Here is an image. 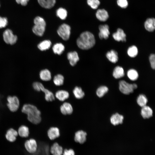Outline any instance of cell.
<instances>
[{"label": "cell", "mask_w": 155, "mask_h": 155, "mask_svg": "<svg viewBox=\"0 0 155 155\" xmlns=\"http://www.w3.org/2000/svg\"><path fill=\"white\" fill-rule=\"evenodd\" d=\"M21 110L23 113L27 115L28 120L32 123L37 124L41 122V112L36 106L31 104H25Z\"/></svg>", "instance_id": "1"}, {"label": "cell", "mask_w": 155, "mask_h": 155, "mask_svg": "<svg viewBox=\"0 0 155 155\" xmlns=\"http://www.w3.org/2000/svg\"><path fill=\"white\" fill-rule=\"evenodd\" d=\"M95 43L94 35L88 31L82 33L77 40L78 46L82 50H88L92 47Z\"/></svg>", "instance_id": "2"}, {"label": "cell", "mask_w": 155, "mask_h": 155, "mask_svg": "<svg viewBox=\"0 0 155 155\" xmlns=\"http://www.w3.org/2000/svg\"><path fill=\"white\" fill-rule=\"evenodd\" d=\"M34 25L32 28L33 33L39 36H42L45 31L46 23L44 19L41 17L38 16L34 19Z\"/></svg>", "instance_id": "3"}, {"label": "cell", "mask_w": 155, "mask_h": 155, "mask_svg": "<svg viewBox=\"0 0 155 155\" xmlns=\"http://www.w3.org/2000/svg\"><path fill=\"white\" fill-rule=\"evenodd\" d=\"M35 90L38 92L42 91L44 94L45 99L48 102H52L55 98V95L51 91L45 88L43 85L40 82H36L34 86Z\"/></svg>", "instance_id": "4"}, {"label": "cell", "mask_w": 155, "mask_h": 155, "mask_svg": "<svg viewBox=\"0 0 155 155\" xmlns=\"http://www.w3.org/2000/svg\"><path fill=\"white\" fill-rule=\"evenodd\" d=\"M2 38L3 41L7 44L13 45L18 41V38L10 29H7L3 32Z\"/></svg>", "instance_id": "5"}, {"label": "cell", "mask_w": 155, "mask_h": 155, "mask_svg": "<svg viewBox=\"0 0 155 155\" xmlns=\"http://www.w3.org/2000/svg\"><path fill=\"white\" fill-rule=\"evenodd\" d=\"M119 89L123 94L128 95L133 92L134 90L137 88L135 84H130L124 80H121L119 82Z\"/></svg>", "instance_id": "6"}, {"label": "cell", "mask_w": 155, "mask_h": 155, "mask_svg": "<svg viewBox=\"0 0 155 155\" xmlns=\"http://www.w3.org/2000/svg\"><path fill=\"white\" fill-rule=\"evenodd\" d=\"M24 147L26 151L29 154H34L38 149V142L35 139L31 138L25 141Z\"/></svg>", "instance_id": "7"}, {"label": "cell", "mask_w": 155, "mask_h": 155, "mask_svg": "<svg viewBox=\"0 0 155 155\" xmlns=\"http://www.w3.org/2000/svg\"><path fill=\"white\" fill-rule=\"evenodd\" d=\"M7 105L9 110L12 112L16 111L20 106V103L18 97L15 96H8L7 98Z\"/></svg>", "instance_id": "8"}, {"label": "cell", "mask_w": 155, "mask_h": 155, "mask_svg": "<svg viewBox=\"0 0 155 155\" xmlns=\"http://www.w3.org/2000/svg\"><path fill=\"white\" fill-rule=\"evenodd\" d=\"M71 28L70 26L66 24L61 25L57 30L58 35L63 40H68L71 33Z\"/></svg>", "instance_id": "9"}, {"label": "cell", "mask_w": 155, "mask_h": 155, "mask_svg": "<svg viewBox=\"0 0 155 155\" xmlns=\"http://www.w3.org/2000/svg\"><path fill=\"white\" fill-rule=\"evenodd\" d=\"M87 136V134L86 131L82 130H79L75 133L74 140L77 143L83 144L86 141Z\"/></svg>", "instance_id": "10"}, {"label": "cell", "mask_w": 155, "mask_h": 155, "mask_svg": "<svg viewBox=\"0 0 155 155\" xmlns=\"http://www.w3.org/2000/svg\"><path fill=\"white\" fill-rule=\"evenodd\" d=\"M47 135L50 140H54L60 136V130L57 127H51L48 130Z\"/></svg>", "instance_id": "11"}, {"label": "cell", "mask_w": 155, "mask_h": 155, "mask_svg": "<svg viewBox=\"0 0 155 155\" xmlns=\"http://www.w3.org/2000/svg\"><path fill=\"white\" fill-rule=\"evenodd\" d=\"M63 148L57 142H54L50 146L49 151L52 155H62Z\"/></svg>", "instance_id": "12"}, {"label": "cell", "mask_w": 155, "mask_h": 155, "mask_svg": "<svg viewBox=\"0 0 155 155\" xmlns=\"http://www.w3.org/2000/svg\"><path fill=\"white\" fill-rule=\"evenodd\" d=\"M18 135L17 131L13 128H10L6 131L5 136L8 142L13 143L16 140Z\"/></svg>", "instance_id": "13"}, {"label": "cell", "mask_w": 155, "mask_h": 155, "mask_svg": "<svg viewBox=\"0 0 155 155\" xmlns=\"http://www.w3.org/2000/svg\"><path fill=\"white\" fill-rule=\"evenodd\" d=\"M99 36L101 39H107L110 34L109 27L107 24L102 25L99 26Z\"/></svg>", "instance_id": "14"}, {"label": "cell", "mask_w": 155, "mask_h": 155, "mask_svg": "<svg viewBox=\"0 0 155 155\" xmlns=\"http://www.w3.org/2000/svg\"><path fill=\"white\" fill-rule=\"evenodd\" d=\"M61 113L64 115H70L73 112V109L71 104L68 102H64L60 106Z\"/></svg>", "instance_id": "15"}, {"label": "cell", "mask_w": 155, "mask_h": 155, "mask_svg": "<svg viewBox=\"0 0 155 155\" xmlns=\"http://www.w3.org/2000/svg\"><path fill=\"white\" fill-rule=\"evenodd\" d=\"M112 36L114 39L117 41L125 42L126 41V35L123 30L120 28H118L117 32L113 33Z\"/></svg>", "instance_id": "16"}, {"label": "cell", "mask_w": 155, "mask_h": 155, "mask_svg": "<svg viewBox=\"0 0 155 155\" xmlns=\"http://www.w3.org/2000/svg\"><path fill=\"white\" fill-rule=\"evenodd\" d=\"M67 57L70 64L72 66L75 65L79 60L78 54L75 51L68 53Z\"/></svg>", "instance_id": "17"}, {"label": "cell", "mask_w": 155, "mask_h": 155, "mask_svg": "<svg viewBox=\"0 0 155 155\" xmlns=\"http://www.w3.org/2000/svg\"><path fill=\"white\" fill-rule=\"evenodd\" d=\"M55 97L61 101H64L69 96V92L64 90H59L57 91L55 95Z\"/></svg>", "instance_id": "18"}, {"label": "cell", "mask_w": 155, "mask_h": 155, "mask_svg": "<svg viewBox=\"0 0 155 155\" xmlns=\"http://www.w3.org/2000/svg\"><path fill=\"white\" fill-rule=\"evenodd\" d=\"M96 15L97 19L100 21L102 22L106 21L109 17L108 12L104 9H100L98 10Z\"/></svg>", "instance_id": "19"}, {"label": "cell", "mask_w": 155, "mask_h": 155, "mask_svg": "<svg viewBox=\"0 0 155 155\" xmlns=\"http://www.w3.org/2000/svg\"><path fill=\"white\" fill-rule=\"evenodd\" d=\"M123 119L124 117L122 115L116 113L111 116L110 118V121L112 124L116 125L122 124Z\"/></svg>", "instance_id": "20"}, {"label": "cell", "mask_w": 155, "mask_h": 155, "mask_svg": "<svg viewBox=\"0 0 155 155\" xmlns=\"http://www.w3.org/2000/svg\"><path fill=\"white\" fill-rule=\"evenodd\" d=\"M141 114L144 119H148L152 116L153 111L150 107L146 105L142 107Z\"/></svg>", "instance_id": "21"}, {"label": "cell", "mask_w": 155, "mask_h": 155, "mask_svg": "<svg viewBox=\"0 0 155 155\" xmlns=\"http://www.w3.org/2000/svg\"><path fill=\"white\" fill-rule=\"evenodd\" d=\"M146 30L150 32L153 31L155 29V20L153 18L147 19L144 23Z\"/></svg>", "instance_id": "22"}, {"label": "cell", "mask_w": 155, "mask_h": 155, "mask_svg": "<svg viewBox=\"0 0 155 155\" xmlns=\"http://www.w3.org/2000/svg\"><path fill=\"white\" fill-rule=\"evenodd\" d=\"M17 131L18 135L22 138L28 137L30 134L29 128L25 125H22L20 126Z\"/></svg>", "instance_id": "23"}, {"label": "cell", "mask_w": 155, "mask_h": 155, "mask_svg": "<svg viewBox=\"0 0 155 155\" xmlns=\"http://www.w3.org/2000/svg\"><path fill=\"white\" fill-rule=\"evenodd\" d=\"M106 56L108 59L113 63H116L118 61V57L117 52L113 50L108 51Z\"/></svg>", "instance_id": "24"}, {"label": "cell", "mask_w": 155, "mask_h": 155, "mask_svg": "<svg viewBox=\"0 0 155 155\" xmlns=\"http://www.w3.org/2000/svg\"><path fill=\"white\" fill-rule=\"evenodd\" d=\"M39 4L42 7L46 9H50L53 7L56 3V0H37Z\"/></svg>", "instance_id": "25"}, {"label": "cell", "mask_w": 155, "mask_h": 155, "mask_svg": "<svg viewBox=\"0 0 155 155\" xmlns=\"http://www.w3.org/2000/svg\"><path fill=\"white\" fill-rule=\"evenodd\" d=\"M39 76L42 80L45 81H50L51 78V73L47 69L41 70L39 73Z\"/></svg>", "instance_id": "26"}, {"label": "cell", "mask_w": 155, "mask_h": 155, "mask_svg": "<svg viewBox=\"0 0 155 155\" xmlns=\"http://www.w3.org/2000/svg\"><path fill=\"white\" fill-rule=\"evenodd\" d=\"M113 75L115 79H119L123 77L124 73L123 68L119 66L116 67L113 70Z\"/></svg>", "instance_id": "27"}, {"label": "cell", "mask_w": 155, "mask_h": 155, "mask_svg": "<svg viewBox=\"0 0 155 155\" xmlns=\"http://www.w3.org/2000/svg\"><path fill=\"white\" fill-rule=\"evenodd\" d=\"M73 94L75 97L77 99L82 98L85 96V93L80 87L76 86L73 90Z\"/></svg>", "instance_id": "28"}, {"label": "cell", "mask_w": 155, "mask_h": 155, "mask_svg": "<svg viewBox=\"0 0 155 155\" xmlns=\"http://www.w3.org/2000/svg\"><path fill=\"white\" fill-rule=\"evenodd\" d=\"M51 45V42L50 40H45L39 43L37 45V47L40 50L43 51L49 49Z\"/></svg>", "instance_id": "29"}, {"label": "cell", "mask_w": 155, "mask_h": 155, "mask_svg": "<svg viewBox=\"0 0 155 155\" xmlns=\"http://www.w3.org/2000/svg\"><path fill=\"white\" fill-rule=\"evenodd\" d=\"M52 49L53 52L55 54L60 55L64 51L65 46L61 43H57L53 45Z\"/></svg>", "instance_id": "30"}, {"label": "cell", "mask_w": 155, "mask_h": 155, "mask_svg": "<svg viewBox=\"0 0 155 155\" xmlns=\"http://www.w3.org/2000/svg\"><path fill=\"white\" fill-rule=\"evenodd\" d=\"M64 78L61 75L57 74L55 75L53 79V82L54 84L57 86L63 85L64 83Z\"/></svg>", "instance_id": "31"}, {"label": "cell", "mask_w": 155, "mask_h": 155, "mask_svg": "<svg viewBox=\"0 0 155 155\" xmlns=\"http://www.w3.org/2000/svg\"><path fill=\"white\" fill-rule=\"evenodd\" d=\"M128 78L131 80H136L138 77V74L137 71L135 69H131L129 70L127 73Z\"/></svg>", "instance_id": "32"}, {"label": "cell", "mask_w": 155, "mask_h": 155, "mask_svg": "<svg viewBox=\"0 0 155 155\" xmlns=\"http://www.w3.org/2000/svg\"><path fill=\"white\" fill-rule=\"evenodd\" d=\"M137 102L139 106L141 107H143L146 105L148 102V100L145 96L141 94L138 97Z\"/></svg>", "instance_id": "33"}, {"label": "cell", "mask_w": 155, "mask_h": 155, "mask_svg": "<svg viewBox=\"0 0 155 155\" xmlns=\"http://www.w3.org/2000/svg\"><path fill=\"white\" fill-rule=\"evenodd\" d=\"M67 11L65 9L61 7L56 11V15L60 19L64 20L66 19L67 16Z\"/></svg>", "instance_id": "34"}, {"label": "cell", "mask_w": 155, "mask_h": 155, "mask_svg": "<svg viewBox=\"0 0 155 155\" xmlns=\"http://www.w3.org/2000/svg\"><path fill=\"white\" fill-rule=\"evenodd\" d=\"M108 88L105 86H101L99 87L96 91V94L99 98L103 97L108 91Z\"/></svg>", "instance_id": "35"}, {"label": "cell", "mask_w": 155, "mask_h": 155, "mask_svg": "<svg viewBox=\"0 0 155 155\" xmlns=\"http://www.w3.org/2000/svg\"><path fill=\"white\" fill-rule=\"evenodd\" d=\"M138 52L137 48L135 45L129 47L127 51L128 55L131 57H135L137 55Z\"/></svg>", "instance_id": "36"}, {"label": "cell", "mask_w": 155, "mask_h": 155, "mask_svg": "<svg viewBox=\"0 0 155 155\" xmlns=\"http://www.w3.org/2000/svg\"><path fill=\"white\" fill-rule=\"evenodd\" d=\"M87 3L92 9H97L100 5V2L99 0H87Z\"/></svg>", "instance_id": "37"}, {"label": "cell", "mask_w": 155, "mask_h": 155, "mask_svg": "<svg viewBox=\"0 0 155 155\" xmlns=\"http://www.w3.org/2000/svg\"><path fill=\"white\" fill-rule=\"evenodd\" d=\"M8 23V20L6 18L0 16V28H5Z\"/></svg>", "instance_id": "38"}, {"label": "cell", "mask_w": 155, "mask_h": 155, "mask_svg": "<svg viewBox=\"0 0 155 155\" xmlns=\"http://www.w3.org/2000/svg\"><path fill=\"white\" fill-rule=\"evenodd\" d=\"M117 5L120 7L125 8L128 5V3L127 0H117Z\"/></svg>", "instance_id": "39"}, {"label": "cell", "mask_w": 155, "mask_h": 155, "mask_svg": "<svg viewBox=\"0 0 155 155\" xmlns=\"http://www.w3.org/2000/svg\"><path fill=\"white\" fill-rule=\"evenodd\" d=\"M62 155H75V153L72 148H65L63 150Z\"/></svg>", "instance_id": "40"}, {"label": "cell", "mask_w": 155, "mask_h": 155, "mask_svg": "<svg viewBox=\"0 0 155 155\" xmlns=\"http://www.w3.org/2000/svg\"><path fill=\"white\" fill-rule=\"evenodd\" d=\"M149 59L152 68L154 69L155 68V55L154 54H151Z\"/></svg>", "instance_id": "41"}, {"label": "cell", "mask_w": 155, "mask_h": 155, "mask_svg": "<svg viewBox=\"0 0 155 155\" xmlns=\"http://www.w3.org/2000/svg\"><path fill=\"white\" fill-rule=\"evenodd\" d=\"M29 0H16V2L18 4H20L22 6L26 5Z\"/></svg>", "instance_id": "42"}, {"label": "cell", "mask_w": 155, "mask_h": 155, "mask_svg": "<svg viewBox=\"0 0 155 155\" xmlns=\"http://www.w3.org/2000/svg\"></svg>", "instance_id": "43"}]
</instances>
